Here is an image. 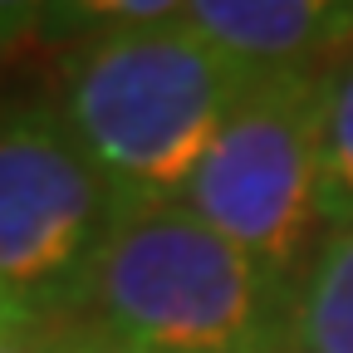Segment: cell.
Returning <instances> with one entry per match:
<instances>
[{
  "label": "cell",
  "mask_w": 353,
  "mask_h": 353,
  "mask_svg": "<svg viewBox=\"0 0 353 353\" xmlns=\"http://www.w3.org/2000/svg\"><path fill=\"white\" fill-rule=\"evenodd\" d=\"M255 69L187 20L83 39L59 64V118L118 206L182 201Z\"/></svg>",
  "instance_id": "cell-1"
},
{
  "label": "cell",
  "mask_w": 353,
  "mask_h": 353,
  "mask_svg": "<svg viewBox=\"0 0 353 353\" xmlns=\"http://www.w3.org/2000/svg\"><path fill=\"white\" fill-rule=\"evenodd\" d=\"M79 319L143 353H285L290 280L187 201L118 206Z\"/></svg>",
  "instance_id": "cell-2"
},
{
  "label": "cell",
  "mask_w": 353,
  "mask_h": 353,
  "mask_svg": "<svg viewBox=\"0 0 353 353\" xmlns=\"http://www.w3.org/2000/svg\"><path fill=\"white\" fill-rule=\"evenodd\" d=\"M324 74L255 69L211 138L182 201L265 270L294 285L324 236L319 216Z\"/></svg>",
  "instance_id": "cell-3"
},
{
  "label": "cell",
  "mask_w": 353,
  "mask_h": 353,
  "mask_svg": "<svg viewBox=\"0 0 353 353\" xmlns=\"http://www.w3.org/2000/svg\"><path fill=\"white\" fill-rule=\"evenodd\" d=\"M118 196L54 103L0 108V280L79 319Z\"/></svg>",
  "instance_id": "cell-4"
},
{
  "label": "cell",
  "mask_w": 353,
  "mask_h": 353,
  "mask_svg": "<svg viewBox=\"0 0 353 353\" xmlns=\"http://www.w3.org/2000/svg\"><path fill=\"white\" fill-rule=\"evenodd\" d=\"M187 25L245 69H329L353 50V0H192Z\"/></svg>",
  "instance_id": "cell-5"
},
{
  "label": "cell",
  "mask_w": 353,
  "mask_h": 353,
  "mask_svg": "<svg viewBox=\"0 0 353 353\" xmlns=\"http://www.w3.org/2000/svg\"><path fill=\"white\" fill-rule=\"evenodd\" d=\"M285 353H353V226H329L294 275Z\"/></svg>",
  "instance_id": "cell-6"
},
{
  "label": "cell",
  "mask_w": 353,
  "mask_h": 353,
  "mask_svg": "<svg viewBox=\"0 0 353 353\" xmlns=\"http://www.w3.org/2000/svg\"><path fill=\"white\" fill-rule=\"evenodd\" d=\"M319 216H324V231L353 226V50L324 69Z\"/></svg>",
  "instance_id": "cell-7"
},
{
  "label": "cell",
  "mask_w": 353,
  "mask_h": 353,
  "mask_svg": "<svg viewBox=\"0 0 353 353\" xmlns=\"http://www.w3.org/2000/svg\"><path fill=\"white\" fill-rule=\"evenodd\" d=\"M192 0H50V10L39 20L44 44H83L113 30H148V25H172L187 20Z\"/></svg>",
  "instance_id": "cell-8"
},
{
  "label": "cell",
  "mask_w": 353,
  "mask_h": 353,
  "mask_svg": "<svg viewBox=\"0 0 353 353\" xmlns=\"http://www.w3.org/2000/svg\"><path fill=\"white\" fill-rule=\"evenodd\" d=\"M54 353H143V348H132V343L113 339L108 329L88 324V319H69V324L59 329V343H54Z\"/></svg>",
  "instance_id": "cell-9"
},
{
  "label": "cell",
  "mask_w": 353,
  "mask_h": 353,
  "mask_svg": "<svg viewBox=\"0 0 353 353\" xmlns=\"http://www.w3.org/2000/svg\"><path fill=\"white\" fill-rule=\"evenodd\" d=\"M39 324H64V319H54L50 309H39L30 294H20L15 285L0 280V334H10V329H39Z\"/></svg>",
  "instance_id": "cell-10"
},
{
  "label": "cell",
  "mask_w": 353,
  "mask_h": 353,
  "mask_svg": "<svg viewBox=\"0 0 353 353\" xmlns=\"http://www.w3.org/2000/svg\"><path fill=\"white\" fill-rule=\"evenodd\" d=\"M69 324V319H64ZM64 324H39V329H10L0 334V353H54L59 343V329Z\"/></svg>",
  "instance_id": "cell-11"
},
{
  "label": "cell",
  "mask_w": 353,
  "mask_h": 353,
  "mask_svg": "<svg viewBox=\"0 0 353 353\" xmlns=\"http://www.w3.org/2000/svg\"><path fill=\"white\" fill-rule=\"evenodd\" d=\"M44 10H50V0H0V25L10 34H20V39H30L39 30Z\"/></svg>",
  "instance_id": "cell-12"
},
{
  "label": "cell",
  "mask_w": 353,
  "mask_h": 353,
  "mask_svg": "<svg viewBox=\"0 0 353 353\" xmlns=\"http://www.w3.org/2000/svg\"><path fill=\"white\" fill-rule=\"evenodd\" d=\"M20 44H25V39H20V34H10V30H6V25H0V74H6V59H10V54H15V50H20Z\"/></svg>",
  "instance_id": "cell-13"
}]
</instances>
